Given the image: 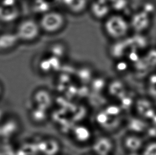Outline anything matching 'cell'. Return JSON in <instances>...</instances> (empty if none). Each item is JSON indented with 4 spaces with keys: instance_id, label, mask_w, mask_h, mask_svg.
Returning a JSON list of instances; mask_svg holds the SVG:
<instances>
[{
    "instance_id": "6da1fadb",
    "label": "cell",
    "mask_w": 156,
    "mask_h": 155,
    "mask_svg": "<svg viewBox=\"0 0 156 155\" xmlns=\"http://www.w3.org/2000/svg\"><path fill=\"white\" fill-rule=\"evenodd\" d=\"M38 20L43 33L48 35L59 33L67 25L65 15L61 11L56 10L44 13Z\"/></svg>"
},
{
    "instance_id": "7a4b0ae2",
    "label": "cell",
    "mask_w": 156,
    "mask_h": 155,
    "mask_svg": "<svg viewBox=\"0 0 156 155\" xmlns=\"http://www.w3.org/2000/svg\"><path fill=\"white\" fill-rule=\"evenodd\" d=\"M103 27L108 37L117 41L126 36L129 29V24L121 15H109L104 20Z\"/></svg>"
},
{
    "instance_id": "3957f363",
    "label": "cell",
    "mask_w": 156,
    "mask_h": 155,
    "mask_svg": "<svg viewBox=\"0 0 156 155\" xmlns=\"http://www.w3.org/2000/svg\"><path fill=\"white\" fill-rule=\"evenodd\" d=\"M15 33L20 42L32 43L37 41L43 33L38 20L28 17L19 22Z\"/></svg>"
},
{
    "instance_id": "277c9868",
    "label": "cell",
    "mask_w": 156,
    "mask_h": 155,
    "mask_svg": "<svg viewBox=\"0 0 156 155\" xmlns=\"http://www.w3.org/2000/svg\"><path fill=\"white\" fill-rule=\"evenodd\" d=\"M150 15L144 11H140L135 13L131 19V26L133 29L138 33H141L147 30L150 27Z\"/></svg>"
},
{
    "instance_id": "5b68a950",
    "label": "cell",
    "mask_w": 156,
    "mask_h": 155,
    "mask_svg": "<svg viewBox=\"0 0 156 155\" xmlns=\"http://www.w3.org/2000/svg\"><path fill=\"white\" fill-rule=\"evenodd\" d=\"M20 42L16 33H5L0 35V52L11 50Z\"/></svg>"
},
{
    "instance_id": "8992f818",
    "label": "cell",
    "mask_w": 156,
    "mask_h": 155,
    "mask_svg": "<svg viewBox=\"0 0 156 155\" xmlns=\"http://www.w3.org/2000/svg\"><path fill=\"white\" fill-rule=\"evenodd\" d=\"M112 143L110 139L102 137L98 139L94 145V149L99 155H109V153L112 150Z\"/></svg>"
},
{
    "instance_id": "52a82bcc",
    "label": "cell",
    "mask_w": 156,
    "mask_h": 155,
    "mask_svg": "<svg viewBox=\"0 0 156 155\" xmlns=\"http://www.w3.org/2000/svg\"><path fill=\"white\" fill-rule=\"evenodd\" d=\"M75 137L80 142H85L90 138V132L88 129L84 126H78L75 131Z\"/></svg>"
},
{
    "instance_id": "ba28073f",
    "label": "cell",
    "mask_w": 156,
    "mask_h": 155,
    "mask_svg": "<svg viewBox=\"0 0 156 155\" xmlns=\"http://www.w3.org/2000/svg\"><path fill=\"white\" fill-rule=\"evenodd\" d=\"M144 59L149 65H156V49H151L149 50L144 57Z\"/></svg>"
},
{
    "instance_id": "9c48e42d",
    "label": "cell",
    "mask_w": 156,
    "mask_h": 155,
    "mask_svg": "<svg viewBox=\"0 0 156 155\" xmlns=\"http://www.w3.org/2000/svg\"><path fill=\"white\" fill-rule=\"evenodd\" d=\"M142 10L144 11V12L151 15L152 13H154L155 12L156 6L152 2H145V3L143 5V8Z\"/></svg>"
},
{
    "instance_id": "30bf717a",
    "label": "cell",
    "mask_w": 156,
    "mask_h": 155,
    "mask_svg": "<svg viewBox=\"0 0 156 155\" xmlns=\"http://www.w3.org/2000/svg\"><path fill=\"white\" fill-rule=\"evenodd\" d=\"M127 63L126 62L124 61H120L118 62L116 64V68L118 71L122 72L124 71L127 68Z\"/></svg>"
},
{
    "instance_id": "8fae6325",
    "label": "cell",
    "mask_w": 156,
    "mask_h": 155,
    "mask_svg": "<svg viewBox=\"0 0 156 155\" xmlns=\"http://www.w3.org/2000/svg\"></svg>"
}]
</instances>
